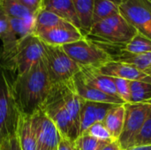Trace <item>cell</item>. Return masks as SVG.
I'll return each mask as SVG.
<instances>
[{
    "label": "cell",
    "instance_id": "52a82bcc",
    "mask_svg": "<svg viewBox=\"0 0 151 150\" xmlns=\"http://www.w3.org/2000/svg\"><path fill=\"white\" fill-rule=\"evenodd\" d=\"M62 48L80 66L98 69L106 63L112 61V57L107 50L87 37L64 45Z\"/></svg>",
    "mask_w": 151,
    "mask_h": 150
},
{
    "label": "cell",
    "instance_id": "83f0119b",
    "mask_svg": "<svg viewBox=\"0 0 151 150\" xmlns=\"http://www.w3.org/2000/svg\"><path fill=\"white\" fill-rule=\"evenodd\" d=\"M82 134H88L89 136H92V137H94L99 141H107V142L116 141L112 139L111 135L110 134V133L108 132L107 128L105 127V126L104 125L103 122L95 123Z\"/></svg>",
    "mask_w": 151,
    "mask_h": 150
},
{
    "label": "cell",
    "instance_id": "f546056e",
    "mask_svg": "<svg viewBox=\"0 0 151 150\" xmlns=\"http://www.w3.org/2000/svg\"><path fill=\"white\" fill-rule=\"evenodd\" d=\"M148 144H151V111L140 133L136 137L133 148Z\"/></svg>",
    "mask_w": 151,
    "mask_h": 150
},
{
    "label": "cell",
    "instance_id": "484cf974",
    "mask_svg": "<svg viewBox=\"0 0 151 150\" xmlns=\"http://www.w3.org/2000/svg\"><path fill=\"white\" fill-rule=\"evenodd\" d=\"M111 142L99 141L88 134L80 135L74 141L77 150H101Z\"/></svg>",
    "mask_w": 151,
    "mask_h": 150
},
{
    "label": "cell",
    "instance_id": "d6986e66",
    "mask_svg": "<svg viewBox=\"0 0 151 150\" xmlns=\"http://www.w3.org/2000/svg\"><path fill=\"white\" fill-rule=\"evenodd\" d=\"M113 61H119L134 65L151 77V52L142 54H129L118 52L111 56Z\"/></svg>",
    "mask_w": 151,
    "mask_h": 150
},
{
    "label": "cell",
    "instance_id": "e575fe53",
    "mask_svg": "<svg viewBox=\"0 0 151 150\" xmlns=\"http://www.w3.org/2000/svg\"><path fill=\"white\" fill-rule=\"evenodd\" d=\"M129 150H151V144L148 145H143V146H138V147H134L132 148Z\"/></svg>",
    "mask_w": 151,
    "mask_h": 150
},
{
    "label": "cell",
    "instance_id": "9c48e42d",
    "mask_svg": "<svg viewBox=\"0 0 151 150\" xmlns=\"http://www.w3.org/2000/svg\"><path fill=\"white\" fill-rule=\"evenodd\" d=\"M119 12L138 33L151 40V0H122Z\"/></svg>",
    "mask_w": 151,
    "mask_h": 150
},
{
    "label": "cell",
    "instance_id": "5bb4252c",
    "mask_svg": "<svg viewBox=\"0 0 151 150\" xmlns=\"http://www.w3.org/2000/svg\"><path fill=\"white\" fill-rule=\"evenodd\" d=\"M73 85L77 95L85 101L95 103H104L111 104H124L125 103L119 97L107 95L87 84L82 79L81 72H78L73 78Z\"/></svg>",
    "mask_w": 151,
    "mask_h": 150
},
{
    "label": "cell",
    "instance_id": "6da1fadb",
    "mask_svg": "<svg viewBox=\"0 0 151 150\" xmlns=\"http://www.w3.org/2000/svg\"><path fill=\"white\" fill-rule=\"evenodd\" d=\"M72 80L52 84L41 110L56 125L61 137L74 142L80 136L83 100L75 92Z\"/></svg>",
    "mask_w": 151,
    "mask_h": 150
},
{
    "label": "cell",
    "instance_id": "4fadbf2b",
    "mask_svg": "<svg viewBox=\"0 0 151 150\" xmlns=\"http://www.w3.org/2000/svg\"><path fill=\"white\" fill-rule=\"evenodd\" d=\"M116 104L83 100L81 110L80 135L96 122H103L108 111Z\"/></svg>",
    "mask_w": 151,
    "mask_h": 150
},
{
    "label": "cell",
    "instance_id": "4316f807",
    "mask_svg": "<svg viewBox=\"0 0 151 150\" xmlns=\"http://www.w3.org/2000/svg\"><path fill=\"white\" fill-rule=\"evenodd\" d=\"M0 39L3 44H8L19 39L12 29L9 17L4 13V11L1 9V7H0Z\"/></svg>",
    "mask_w": 151,
    "mask_h": 150
},
{
    "label": "cell",
    "instance_id": "3957f363",
    "mask_svg": "<svg viewBox=\"0 0 151 150\" xmlns=\"http://www.w3.org/2000/svg\"><path fill=\"white\" fill-rule=\"evenodd\" d=\"M44 56V43L35 34H29L11 43L3 44L0 67L16 77L27 71Z\"/></svg>",
    "mask_w": 151,
    "mask_h": 150
},
{
    "label": "cell",
    "instance_id": "8fae6325",
    "mask_svg": "<svg viewBox=\"0 0 151 150\" xmlns=\"http://www.w3.org/2000/svg\"><path fill=\"white\" fill-rule=\"evenodd\" d=\"M35 34L47 45L61 47L86 37L81 30L72 23H66L59 27L42 30Z\"/></svg>",
    "mask_w": 151,
    "mask_h": 150
},
{
    "label": "cell",
    "instance_id": "9a60e30c",
    "mask_svg": "<svg viewBox=\"0 0 151 150\" xmlns=\"http://www.w3.org/2000/svg\"><path fill=\"white\" fill-rule=\"evenodd\" d=\"M80 72L84 81L89 86L111 96L119 97L112 77L106 76L101 73L98 69L93 67L81 66Z\"/></svg>",
    "mask_w": 151,
    "mask_h": 150
},
{
    "label": "cell",
    "instance_id": "4dcf8cb0",
    "mask_svg": "<svg viewBox=\"0 0 151 150\" xmlns=\"http://www.w3.org/2000/svg\"><path fill=\"white\" fill-rule=\"evenodd\" d=\"M0 150H22L19 142L17 133L5 139L0 144Z\"/></svg>",
    "mask_w": 151,
    "mask_h": 150
},
{
    "label": "cell",
    "instance_id": "5b68a950",
    "mask_svg": "<svg viewBox=\"0 0 151 150\" xmlns=\"http://www.w3.org/2000/svg\"><path fill=\"white\" fill-rule=\"evenodd\" d=\"M13 79L9 72L0 67V144L17 133L22 114L13 94Z\"/></svg>",
    "mask_w": 151,
    "mask_h": 150
},
{
    "label": "cell",
    "instance_id": "44dd1931",
    "mask_svg": "<svg viewBox=\"0 0 151 150\" xmlns=\"http://www.w3.org/2000/svg\"><path fill=\"white\" fill-rule=\"evenodd\" d=\"M66 23H70L69 21L62 19L58 15L38 8L35 12V34L40 32L42 30L50 29L52 27H59L65 25Z\"/></svg>",
    "mask_w": 151,
    "mask_h": 150
},
{
    "label": "cell",
    "instance_id": "1f68e13d",
    "mask_svg": "<svg viewBox=\"0 0 151 150\" xmlns=\"http://www.w3.org/2000/svg\"><path fill=\"white\" fill-rule=\"evenodd\" d=\"M57 150H77V149L73 141H71L62 137Z\"/></svg>",
    "mask_w": 151,
    "mask_h": 150
},
{
    "label": "cell",
    "instance_id": "d4e9b609",
    "mask_svg": "<svg viewBox=\"0 0 151 150\" xmlns=\"http://www.w3.org/2000/svg\"><path fill=\"white\" fill-rule=\"evenodd\" d=\"M12 31L18 38L25 37L35 34V19H20L9 18Z\"/></svg>",
    "mask_w": 151,
    "mask_h": 150
},
{
    "label": "cell",
    "instance_id": "cb8c5ba5",
    "mask_svg": "<svg viewBox=\"0 0 151 150\" xmlns=\"http://www.w3.org/2000/svg\"><path fill=\"white\" fill-rule=\"evenodd\" d=\"M151 101V84L142 81H131L130 103H137Z\"/></svg>",
    "mask_w": 151,
    "mask_h": 150
},
{
    "label": "cell",
    "instance_id": "8992f818",
    "mask_svg": "<svg viewBox=\"0 0 151 150\" xmlns=\"http://www.w3.org/2000/svg\"><path fill=\"white\" fill-rule=\"evenodd\" d=\"M125 120L122 133L118 140L121 150L131 149L151 111V101L125 103Z\"/></svg>",
    "mask_w": 151,
    "mask_h": 150
},
{
    "label": "cell",
    "instance_id": "7a4b0ae2",
    "mask_svg": "<svg viewBox=\"0 0 151 150\" xmlns=\"http://www.w3.org/2000/svg\"><path fill=\"white\" fill-rule=\"evenodd\" d=\"M50 88L44 56L27 71L13 79V94L21 113L31 116L40 110Z\"/></svg>",
    "mask_w": 151,
    "mask_h": 150
},
{
    "label": "cell",
    "instance_id": "2e32d148",
    "mask_svg": "<svg viewBox=\"0 0 151 150\" xmlns=\"http://www.w3.org/2000/svg\"><path fill=\"white\" fill-rule=\"evenodd\" d=\"M39 8L58 15L81 29L80 20L74 10L73 0H40Z\"/></svg>",
    "mask_w": 151,
    "mask_h": 150
},
{
    "label": "cell",
    "instance_id": "f1b7e54d",
    "mask_svg": "<svg viewBox=\"0 0 151 150\" xmlns=\"http://www.w3.org/2000/svg\"><path fill=\"white\" fill-rule=\"evenodd\" d=\"M117 95L124 103H130V84L131 81L119 78H112Z\"/></svg>",
    "mask_w": 151,
    "mask_h": 150
},
{
    "label": "cell",
    "instance_id": "ffe728a7",
    "mask_svg": "<svg viewBox=\"0 0 151 150\" xmlns=\"http://www.w3.org/2000/svg\"><path fill=\"white\" fill-rule=\"evenodd\" d=\"M73 7L81 24V29L86 36L92 27L94 0H73Z\"/></svg>",
    "mask_w": 151,
    "mask_h": 150
},
{
    "label": "cell",
    "instance_id": "30bf717a",
    "mask_svg": "<svg viewBox=\"0 0 151 150\" xmlns=\"http://www.w3.org/2000/svg\"><path fill=\"white\" fill-rule=\"evenodd\" d=\"M30 117L38 150L58 149L62 137L53 121L41 109Z\"/></svg>",
    "mask_w": 151,
    "mask_h": 150
},
{
    "label": "cell",
    "instance_id": "ac0fdd59",
    "mask_svg": "<svg viewBox=\"0 0 151 150\" xmlns=\"http://www.w3.org/2000/svg\"><path fill=\"white\" fill-rule=\"evenodd\" d=\"M17 136L22 150H38L36 139L31 126V117L28 115L21 114Z\"/></svg>",
    "mask_w": 151,
    "mask_h": 150
},
{
    "label": "cell",
    "instance_id": "836d02e7",
    "mask_svg": "<svg viewBox=\"0 0 151 150\" xmlns=\"http://www.w3.org/2000/svg\"><path fill=\"white\" fill-rule=\"evenodd\" d=\"M101 150H121L117 141H112L109 144H107L105 147H104Z\"/></svg>",
    "mask_w": 151,
    "mask_h": 150
},
{
    "label": "cell",
    "instance_id": "ba28073f",
    "mask_svg": "<svg viewBox=\"0 0 151 150\" xmlns=\"http://www.w3.org/2000/svg\"><path fill=\"white\" fill-rule=\"evenodd\" d=\"M44 45L46 66L51 85L71 80L81 72V66L65 52L61 46L45 43Z\"/></svg>",
    "mask_w": 151,
    "mask_h": 150
},
{
    "label": "cell",
    "instance_id": "277c9868",
    "mask_svg": "<svg viewBox=\"0 0 151 150\" xmlns=\"http://www.w3.org/2000/svg\"><path fill=\"white\" fill-rule=\"evenodd\" d=\"M137 33V30L119 12L93 24L86 37L102 44L122 46L131 41Z\"/></svg>",
    "mask_w": 151,
    "mask_h": 150
},
{
    "label": "cell",
    "instance_id": "d6a6232c",
    "mask_svg": "<svg viewBox=\"0 0 151 150\" xmlns=\"http://www.w3.org/2000/svg\"><path fill=\"white\" fill-rule=\"evenodd\" d=\"M21 3L33 12H36L40 5V0H20Z\"/></svg>",
    "mask_w": 151,
    "mask_h": 150
},
{
    "label": "cell",
    "instance_id": "7402d4cb",
    "mask_svg": "<svg viewBox=\"0 0 151 150\" xmlns=\"http://www.w3.org/2000/svg\"><path fill=\"white\" fill-rule=\"evenodd\" d=\"M0 7L9 18L35 19V13L27 8L20 0H0Z\"/></svg>",
    "mask_w": 151,
    "mask_h": 150
},
{
    "label": "cell",
    "instance_id": "e0dca14e",
    "mask_svg": "<svg viewBox=\"0 0 151 150\" xmlns=\"http://www.w3.org/2000/svg\"><path fill=\"white\" fill-rule=\"evenodd\" d=\"M125 106L124 104L114 105L107 113L103 123L111 135L112 139L118 141L124 126Z\"/></svg>",
    "mask_w": 151,
    "mask_h": 150
},
{
    "label": "cell",
    "instance_id": "603a6c76",
    "mask_svg": "<svg viewBox=\"0 0 151 150\" xmlns=\"http://www.w3.org/2000/svg\"><path fill=\"white\" fill-rule=\"evenodd\" d=\"M122 0H94L92 25L111 15L119 12Z\"/></svg>",
    "mask_w": 151,
    "mask_h": 150
},
{
    "label": "cell",
    "instance_id": "7c38bea8",
    "mask_svg": "<svg viewBox=\"0 0 151 150\" xmlns=\"http://www.w3.org/2000/svg\"><path fill=\"white\" fill-rule=\"evenodd\" d=\"M98 70L101 73L112 78H119L130 81H142L151 84V77L150 75L127 63L112 60L98 68Z\"/></svg>",
    "mask_w": 151,
    "mask_h": 150
}]
</instances>
